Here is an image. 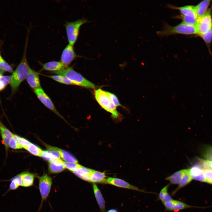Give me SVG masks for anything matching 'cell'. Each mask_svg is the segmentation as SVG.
I'll return each instance as SVG.
<instances>
[{
  "mask_svg": "<svg viewBox=\"0 0 212 212\" xmlns=\"http://www.w3.org/2000/svg\"><path fill=\"white\" fill-rule=\"evenodd\" d=\"M201 161L205 169L210 168L212 169V161L201 160Z\"/></svg>",
  "mask_w": 212,
  "mask_h": 212,
  "instance_id": "39",
  "label": "cell"
},
{
  "mask_svg": "<svg viewBox=\"0 0 212 212\" xmlns=\"http://www.w3.org/2000/svg\"><path fill=\"white\" fill-rule=\"evenodd\" d=\"M11 76L2 75L0 77V91L4 90L6 86L10 84Z\"/></svg>",
  "mask_w": 212,
  "mask_h": 212,
  "instance_id": "31",
  "label": "cell"
},
{
  "mask_svg": "<svg viewBox=\"0 0 212 212\" xmlns=\"http://www.w3.org/2000/svg\"><path fill=\"white\" fill-rule=\"evenodd\" d=\"M93 170L82 165L73 171V173L81 179L90 182V176Z\"/></svg>",
  "mask_w": 212,
  "mask_h": 212,
  "instance_id": "16",
  "label": "cell"
},
{
  "mask_svg": "<svg viewBox=\"0 0 212 212\" xmlns=\"http://www.w3.org/2000/svg\"><path fill=\"white\" fill-rule=\"evenodd\" d=\"M62 84L67 85H74L66 77L62 75L56 74L53 75H44Z\"/></svg>",
  "mask_w": 212,
  "mask_h": 212,
  "instance_id": "25",
  "label": "cell"
},
{
  "mask_svg": "<svg viewBox=\"0 0 212 212\" xmlns=\"http://www.w3.org/2000/svg\"><path fill=\"white\" fill-rule=\"evenodd\" d=\"M106 92L115 107L121 106L117 97L115 95L108 92Z\"/></svg>",
  "mask_w": 212,
  "mask_h": 212,
  "instance_id": "35",
  "label": "cell"
},
{
  "mask_svg": "<svg viewBox=\"0 0 212 212\" xmlns=\"http://www.w3.org/2000/svg\"><path fill=\"white\" fill-rule=\"evenodd\" d=\"M95 99L101 107L106 111L110 113L115 118H117L118 113L115 107L106 92L101 89L95 91Z\"/></svg>",
  "mask_w": 212,
  "mask_h": 212,
  "instance_id": "4",
  "label": "cell"
},
{
  "mask_svg": "<svg viewBox=\"0 0 212 212\" xmlns=\"http://www.w3.org/2000/svg\"><path fill=\"white\" fill-rule=\"evenodd\" d=\"M4 72V71L0 69V77L3 75Z\"/></svg>",
  "mask_w": 212,
  "mask_h": 212,
  "instance_id": "40",
  "label": "cell"
},
{
  "mask_svg": "<svg viewBox=\"0 0 212 212\" xmlns=\"http://www.w3.org/2000/svg\"></svg>",
  "mask_w": 212,
  "mask_h": 212,
  "instance_id": "41",
  "label": "cell"
},
{
  "mask_svg": "<svg viewBox=\"0 0 212 212\" xmlns=\"http://www.w3.org/2000/svg\"><path fill=\"white\" fill-rule=\"evenodd\" d=\"M0 69L4 72L13 73V70L11 67L7 63L0 54Z\"/></svg>",
  "mask_w": 212,
  "mask_h": 212,
  "instance_id": "29",
  "label": "cell"
},
{
  "mask_svg": "<svg viewBox=\"0 0 212 212\" xmlns=\"http://www.w3.org/2000/svg\"><path fill=\"white\" fill-rule=\"evenodd\" d=\"M106 177L104 172L93 170L90 176V182L94 183H106Z\"/></svg>",
  "mask_w": 212,
  "mask_h": 212,
  "instance_id": "20",
  "label": "cell"
},
{
  "mask_svg": "<svg viewBox=\"0 0 212 212\" xmlns=\"http://www.w3.org/2000/svg\"><path fill=\"white\" fill-rule=\"evenodd\" d=\"M42 70L52 72L64 69L66 68L61 62L57 61H50L42 64Z\"/></svg>",
  "mask_w": 212,
  "mask_h": 212,
  "instance_id": "14",
  "label": "cell"
},
{
  "mask_svg": "<svg viewBox=\"0 0 212 212\" xmlns=\"http://www.w3.org/2000/svg\"><path fill=\"white\" fill-rule=\"evenodd\" d=\"M78 57L75 52L73 46L68 44L62 52L60 62L67 68L74 59Z\"/></svg>",
  "mask_w": 212,
  "mask_h": 212,
  "instance_id": "10",
  "label": "cell"
},
{
  "mask_svg": "<svg viewBox=\"0 0 212 212\" xmlns=\"http://www.w3.org/2000/svg\"><path fill=\"white\" fill-rule=\"evenodd\" d=\"M63 162V161L60 159H56L49 162L48 168L50 172L52 173H56L64 170L65 168Z\"/></svg>",
  "mask_w": 212,
  "mask_h": 212,
  "instance_id": "17",
  "label": "cell"
},
{
  "mask_svg": "<svg viewBox=\"0 0 212 212\" xmlns=\"http://www.w3.org/2000/svg\"><path fill=\"white\" fill-rule=\"evenodd\" d=\"M41 157L49 162L54 161L56 159L54 158L49 150L43 151Z\"/></svg>",
  "mask_w": 212,
  "mask_h": 212,
  "instance_id": "34",
  "label": "cell"
},
{
  "mask_svg": "<svg viewBox=\"0 0 212 212\" xmlns=\"http://www.w3.org/2000/svg\"><path fill=\"white\" fill-rule=\"evenodd\" d=\"M47 148L48 150H54L58 152L61 157L66 162L77 163L76 158L69 152L57 147L49 146Z\"/></svg>",
  "mask_w": 212,
  "mask_h": 212,
  "instance_id": "18",
  "label": "cell"
},
{
  "mask_svg": "<svg viewBox=\"0 0 212 212\" xmlns=\"http://www.w3.org/2000/svg\"><path fill=\"white\" fill-rule=\"evenodd\" d=\"M0 132L2 139L7 138H11L13 134L0 122Z\"/></svg>",
  "mask_w": 212,
  "mask_h": 212,
  "instance_id": "30",
  "label": "cell"
},
{
  "mask_svg": "<svg viewBox=\"0 0 212 212\" xmlns=\"http://www.w3.org/2000/svg\"><path fill=\"white\" fill-rule=\"evenodd\" d=\"M92 188L99 206L101 210L104 211L105 208V202L100 191L95 183L93 184Z\"/></svg>",
  "mask_w": 212,
  "mask_h": 212,
  "instance_id": "21",
  "label": "cell"
},
{
  "mask_svg": "<svg viewBox=\"0 0 212 212\" xmlns=\"http://www.w3.org/2000/svg\"><path fill=\"white\" fill-rule=\"evenodd\" d=\"M157 33L160 36H168L175 34L186 35L198 34L196 26L189 25L183 22L174 26L165 24L163 29L158 31Z\"/></svg>",
  "mask_w": 212,
  "mask_h": 212,
  "instance_id": "3",
  "label": "cell"
},
{
  "mask_svg": "<svg viewBox=\"0 0 212 212\" xmlns=\"http://www.w3.org/2000/svg\"><path fill=\"white\" fill-rule=\"evenodd\" d=\"M166 208L168 210H180L194 207L178 201L172 200L163 203Z\"/></svg>",
  "mask_w": 212,
  "mask_h": 212,
  "instance_id": "15",
  "label": "cell"
},
{
  "mask_svg": "<svg viewBox=\"0 0 212 212\" xmlns=\"http://www.w3.org/2000/svg\"><path fill=\"white\" fill-rule=\"evenodd\" d=\"M39 189L41 196V203L39 211L42 208L43 202L47 198L50 191L52 183V178L44 174L39 178Z\"/></svg>",
  "mask_w": 212,
  "mask_h": 212,
  "instance_id": "7",
  "label": "cell"
},
{
  "mask_svg": "<svg viewBox=\"0 0 212 212\" xmlns=\"http://www.w3.org/2000/svg\"><path fill=\"white\" fill-rule=\"evenodd\" d=\"M192 178L191 177L189 169H186L181 180L179 184L177 189L185 186L189 183L191 181Z\"/></svg>",
  "mask_w": 212,
  "mask_h": 212,
  "instance_id": "27",
  "label": "cell"
},
{
  "mask_svg": "<svg viewBox=\"0 0 212 212\" xmlns=\"http://www.w3.org/2000/svg\"><path fill=\"white\" fill-rule=\"evenodd\" d=\"M26 150L33 155L39 156H41L43 151L39 147L32 143L28 146Z\"/></svg>",
  "mask_w": 212,
  "mask_h": 212,
  "instance_id": "28",
  "label": "cell"
},
{
  "mask_svg": "<svg viewBox=\"0 0 212 212\" xmlns=\"http://www.w3.org/2000/svg\"><path fill=\"white\" fill-rule=\"evenodd\" d=\"M186 169H184L177 171L170 176L167 177L165 179L174 184H178L181 180Z\"/></svg>",
  "mask_w": 212,
  "mask_h": 212,
  "instance_id": "23",
  "label": "cell"
},
{
  "mask_svg": "<svg viewBox=\"0 0 212 212\" xmlns=\"http://www.w3.org/2000/svg\"><path fill=\"white\" fill-rule=\"evenodd\" d=\"M52 73L66 77L74 85L91 89L94 88L95 87L93 83L86 79L71 67Z\"/></svg>",
  "mask_w": 212,
  "mask_h": 212,
  "instance_id": "2",
  "label": "cell"
},
{
  "mask_svg": "<svg viewBox=\"0 0 212 212\" xmlns=\"http://www.w3.org/2000/svg\"><path fill=\"white\" fill-rule=\"evenodd\" d=\"M34 91L37 97L45 107L64 119L57 110L50 98L41 87L34 90Z\"/></svg>",
  "mask_w": 212,
  "mask_h": 212,
  "instance_id": "9",
  "label": "cell"
},
{
  "mask_svg": "<svg viewBox=\"0 0 212 212\" xmlns=\"http://www.w3.org/2000/svg\"><path fill=\"white\" fill-rule=\"evenodd\" d=\"M196 26L198 34L200 36L212 29V18L210 10H208L203 16L198 19Z\"/></svg>",
  "mask_w": 212,
  "mask_h": 212,
  "instance_id": "8",
  "label": "cell"
},
{
  "mask_svg": "<svg viewBox=\"0 0 212 212\" xmlns=\"http://www.w3.org/2000/svg\"><path fill=\"white\" fill-rule=\"evenodd\" d=\"M189 169L192 179L207 183L203 169L199 163L193 165Z\"/></svg>",
  "mask_w": 212,
  "mask_h": 212,
  "instance_id": "12",
  "label": "cell"
},
{
  "mask_svg": "<svg viewBox=\"0 0 212 212\" xmlns=\"http://www.w3.org/2000/svg\"><path fill=\"white\" fill-rule=\"evenodd\" d=\"M211 1L209 0H204L195 6L198 19L203 16L207 12V9L210 4Z\"/></svg>",
  "mask_w": 212,
  "mask_h": 212,
  "instance_id": "19",
  "label": "cell"
},
{
  "mask_svg": "<svg viewBox=\"0 0 212 212\" xmlns=\"http://www.w3.org/2000/svg\"><path fill=\"white\" fill-rule=\"evenodd\" d=\"M17 140L22 148L26 150L28 146L31 143L27 140L19 136L18 137Z\"/></svg>",
  "mask_w": 212,
  "mask_h": 212,
  "instance_id": "38",
  "label": "cell"
},
{
  "mask_svg": "<svg viewBox=\"0 0 212 212\" xmlns=\"http://www.w3.org/2000/svg\"><path fill=\"white\" fill-rule=\"evenodd\" d=\"M168 185L165 186L162 189L159 194V198L163 203L173 200L168 192Z\"/></svg>",
  "mask_w": 212,
  "mask_h": 212,
  "instance_id": "26",
  "label": "cell"
},
{
  "mask_svg": "<svg viewBox=\"0 0 212 212\" xmlns=\"http://www.w3.org/2000/svg\"><path fill=\"white\" fill-rule=\"evenodd\" d=\"M26 79L28 84L34 90L41 87L39 73L31 68Z\"/></svg>",
  "mask_w": 212,
  "mask_h": 212,
  "instance_id": "13",
  "label": "cell"
},
{
  "mask_svg": "<svg viewBox=\"0 0 212 212\" xmlns=\"http://www.w3.org/2000/svg\"><path fill=\"white\" fill-rule=\"evenodd\" d=\"M20 174L21 176V186L27 187L33 185L34 180L33 174L26 172H23Z\"/></svg>",
  "mask_w": 212,
  "mask_h": 212,
  "instance_id": "22",
  "label": "cell"
},
{
  "mask_svg": "<svg viewBox=\"0 0 212 212\" xmlns=\"http://www.w3.org/2000/svg\"><path fill=\"white\" fill-rule=\"evenodd\" d=\"M9 146L10 148L14 149H18L22 148L18 143L17 140L13 137V135L10 140Z\"/></svg>",
  "mask_w": 212,
  "mask_h": 212,
  "instance_id": "36",
  "label": "cell"
},
{
  "mask_svg": "<svg viewBox=\"0 0 212 212\" xmlns=\"http://www.w3.org/2000/svg\"><path fill=\"white\" fill-rule=\"evenodd\" d=\"M169 7L172 9L179 11L182 14L181 18L183 22L189 25L196 26L198 19L194 6L187 5L177 7L169 5Z\"/></svg>",
  "mask_w": 212,
  "mask_h": 212,
  "instance_id": "6",
  "label": "cell"
},
{
  "mask_svg": "<svg viewBox=\"0 0 212 212\" xmlns=\"http://www.w3.org/2000/svg\"><path fill=\"white\" fill-rule=\"evenodd\" d=\"M106 183L119 187L146 193L144 191L140 189L138 187L132 185L123 180L118 178H106Z\"/></svg>",
  "mask_w": 212,
  "mask_h": 212,
  "instance_id": "11",
  "label": "cell"
},
{
  "mask_svg": "<svg viewBox=\"0 0 212 212\" xmlns=\"http://www.w3.org/2000/svg\"><path fill=\"white\" fill-rule=\"evenodd\" d=\"M28 41V37H27L21 60L11 76L10 85L12 94L16 92L21 83L26 79L31 68L28 63L26 57Z\"/></svg>",
  "mask_w": 212,
  "mask_h": 212,
  "instance_id": "1",
  "label": "cell"
},
{
  "mask_svg": "<svg viewBox=\"0 0 212 212\" xmlns=\"http://www.w3.org/2000/svg\"><path fill=\"white\" fill-rule=\"evenodd\" d=\"M63 164L65 168L73 172L81 165L77 163L68 162L63 161Z\"/></svg>",
  "mask_w": 212,
  "mask_h": 212,
  "instance_id": "32",
  "label": "cell"
},
{
  "mask_svg": "<svg viewBox=\"0 0 212 212\" xmlns=\"http://www.w3.org/2000/svg\"><path fill=\"white\" fill-rule=\"evenodd\" d=\"M203 170L207 183L212 184V169L207 168Z\"/></svg>",
  "mask_w": 212,
  "mask_h": 212,
  "instance_id": "33",
  "label": "cell"
},
{
  "mask_svg": "<svg viewBox=\"0 0 212 212\" xmlns=\"http://www.w3.org/2000/svg\"><path fill=\"white\" fill-rule=\"evenodd\" d=\"M21 186V174H19L11 179V182L8 191L16 190Z\"/></svg>",
  "mask_w": 212,
  "mask_h": 212,
  "instance_id": "24",
  "label": "cell"
},
{
  "mask_svg": "<svg viewBox=\"0 0 212 212\" xmlns=\"http://www.w3.org/2000/svg\"><path fill=\"white\" fill-rule=\"evenodd\" d=\"M200 36L206 42L209 43L211 42L212 39V29Z\"/></svg>",
  "mask_w": 212,
  "mask_h": 212,
  "instance_id": "37",
  "label": "cell"
},
{
  "mask_svg": "<svg viewBox=\"0 0 212 212\" xmlns=\"http://www.w3.org/2000/svg\"><path fill=\"white\" fill-rule=\"evenodd\" d=\"M89 22L87 19H84L66 22L64 26L69 44L74 46L77 39L81 26Z\"/></svg>",
  "mask_w": 212,
  "mask_h": 212,
  "instance_id": "5",
  "label": "cell"
}]
</instances>
